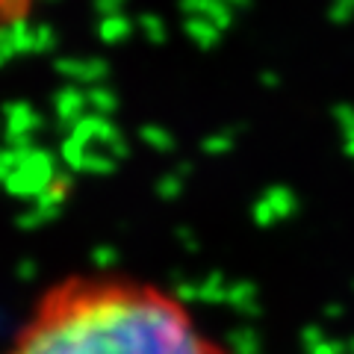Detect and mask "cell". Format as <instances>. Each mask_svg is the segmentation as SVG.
<instances>
[{"mask_svg":"<svg viewBox=\"0 0 354 354\" xmlns=\"http://www.w3.org/2000/svg\"><path fill=\"white\" fill-rule=\"evenodd\" d=\"M0 354H230L171 290L121 272L44 286Z\"/></svg>","mask_w":354,"mask_h":354,"instance_id":"6da1fadb","label":"cell"}]
</instances>
